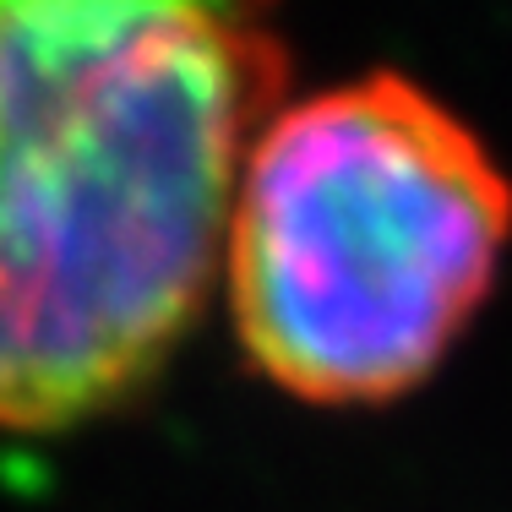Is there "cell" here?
Wrapping results in <instances>:
<instances>
[{"mask_svg":"<svg viewBox=\"0 0 512 512\" xmlns=\"http://www.w3.org/2000/svg\"><path fill=\"white\" fill-rule=\"evenodd\" d=\"M284 44L218 6H0V431L126 398L197 322Z\"/></svg>","mask_w":512,"mask_h":512,"instance_id":"cell-1","label":"cell"},{"mask_svg":"<svg viewBox=\"0 0 512 512\" xmlns=\"http://www.w3.org/2000/svg\"><path fill=\"white\" fill-rule=\"evenodd\" d=\"M512 180L398 71L278 104L224 218L218 278L251 365L306 404L414 393L491 300Z\"/></svg>","mask_w":512,"mask_h":512,"instance_id":"cell-2","label":"cell"}]
</instances>
